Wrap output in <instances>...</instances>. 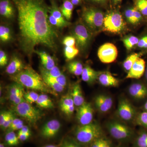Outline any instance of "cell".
I'll return each instance as SVG.
<instances>
[{"label":"cell","mask_w":147,"mask_h":147,"mask_svg":"<svg viewBox=\"0 0 147 147\" xmlns=\"http://www.w3.org/2000/svg\"><path fill=\"white\" fill-rule=\"evenodd\" d=\"M18 10L19 41L28 56L42 45L56 49L57 34L49 21L47 9L41 0H13Z\"/></svg>","instance_id":"1"},{"label":"cell","mask_w":147,"mask_h":147,"mask_svg":"<svg viewBox=\"0 0 147 147\" xmlns=\"http://www.w3.org/2000/svg\"><path fill=\"white\" fill-rule=\"evenodd\" d=\"M10 79L29 89L55 96L57 95V92L47 86L42 76L37 73L30 67L26 66L22 71L11 75Z\"/></svg>","instance_id":"2"},{"label":"cell","mask_w":147,"mask_h":147,"mask_svg":"<svg viewBox=\"0 0 147 147\" xmlns=\"http://www.w3.org/2000/svg\"><path fill=\"white\" fill-rule=\"evenodd\" d=\"M74 136L79 143L88 146L104 135L100 125L97 123L92 122L77 127L74 131Z\"/></svg>","instance_id":"3"},{"label":"cell","mask_w":147,"mask_h":147,"mask_svg":"<svg viewBox=\"0 0 147 147\" xmlns=\"http://www.w3.org/2000/svg\"><path fill=\"white\" fill-rule=\"evenodd\" d=\"M108 132L114 139L121 142H127L134 137L133 129L123 123L111 121L106 124Z\"/></svg>","instance_id":"4"},{"label":"cell","mask_w":147,"mask_h":147,"mask_svg":"<svg viewBox=\"0 0 147 147\" xmlns=\"http://www.w3.org/2000/svg\"><path fill=\"white\" fill-rule=\"evenodd\" d=\"M13 110L16 115L23 118L29 123L35 125L41 119L42 114L38 109L32 106L31 104L24 101L14 105Z\"/></svg>","instance_id":"5"},{"label":"cell","mask_w":147,"mask_h":147,"mask_svg":"<svg viewBox=\"0 0 147 147\" xmlns=\"http://www.w3.org/2000/svg\"><path fill=\"white\" fill-rule=\"evenodd\" d=\"M103 25L105 30L117 33L123 30L125 23L120 13L112 12L108 13L104 17Z\"/></svg>","instance_id":"6"},{"label":"cell","mask_w":147,"mask_h":147,"mask_svg":"<svg viewBox=\"0 0 147 147\" xmlns=\"http://www.w3.org/2000/svg\"><path fill=\"white\" fill-rule=\"evenodd\" d=\"M136 109L126 98H121L119 102L117 115L121 119L125 122L131 121L136 117Z\"/></svg>","instance_id":"7"},{"label":"cell","mask_w":147,"mask_h":147,"mask_svg":"<svg viewBox=\"0 0 147 147\" xmlns=\"http://www.w3.org/2000/svg\"><path fill=\"white\" fill-rule=\"evenodd\" d=\"M83 17L88 26L92 29L100 28L104 23L102 12L95 9H87L83 13Z\"/></svg>","instance_id":"8"},{"label":"cell","mask_w":147,"mask_h":147,"mask_svg":"<svg viewBox=\"0 0 147 147\" xmlns=\"http://www.w3.org/2000/svg\"><path fill=\"white\" fill-rule=\"evenodd\" d=\"M118 56V50L115 45L112 43H105L98 51V56L101 62L110 63L115 61Z\"/></svg>","instance_id":"9"},{"label":"cell","mask_w":147,"mask_h":147,"mask_svg":"<svg viewBox=\"0 0 147 147\" xmlns=\"http://www.w3.org/2000/svg\"><path fill=\"white\" fill-rule=\"evenodd\" d=\"M76 117L81 125H86L92 122L94 110L91 104L85 102L83 105L78 107Z\"/></svg>","instance_id":"10"},{"label":"cell","mask_w":147,"mask_h":147,"mask_svg":"<svg viewBox=\"0 0 147 147\" xmlns=\"http://www.w3.org/2000/svg\"><path fill=\"white\" fill-rule=\"evenodd\" d=\"M74 36L78 46L82 49L87 47L90 38L88 29L84 25L81 24H78L74 28Z\"/></svg>","instance_id":"11"},{"label":"cell","mask_w":147,"mask_h":147,"mask_svg":"<svg viewBox=\"0 0 147 147\" xmlns=\"http://www.w3.org/2000/svg\"><path fill=\"white\" fill-rule=\"evenodd\" d=\"M94 101L96 108L100 113H107L113 107V98L107 94H100L96 96Z\"/></svg>","instance_id":"12"},{"label":"cell","mask_w":147,"mask_h":147,"mask_svg":"<svg viewBox=\"0 0 147 147\" xmlns=\"http://www.w3.org/2000/svg\"><path fill=\"white\" fill-rule=\"evenodd\" d=\"M61 126V124L59 121L55 119L50 120L42 126L41 130V135L44 139H52L57 134Z\"/></svg>","instance_id":"13"},{"label":"cell","mask_w":147,"mask_h":147,"mask_svg":"<svg viewBox=\"0 0 147 147\" xmlns=\"http://www.w3.org/2000/svg\"><path fill=\"white\" fill-rule=\"evenodd\" d=\"M146 63L142 58H139L131 67L127 75L126 79H140L145 71Z\"/></svg>","instance_id":"14"},{"label":"cell","mask_w":147,"mask_h":147,"mask_svg":"<svg viewBox=\"0 0 147 147\" xmlns=\"http://www.w3.org/2000/svg\"><path fill=\"white\" fill-rule=\"evenodd\" d=\"M129 95L136 100H142L147 96V88L141 83L131 84L128 89Z\"/></svg>","instance_id":"15"},{"label":"cell","mask_w":147,"mask_h":147,"mask_svg":"<svg viewBox=\"0 0 147 147\" xmlns=\"http://www.w3.org/2000/svg\"><path fill=\"white\" fill-rule=\"evenodd\" d=\"M98 80L100 84L105 87H117L119 83L118 79L109 71L100 72Z\"/></svg>","instance_id":"16"},{"label":"cell","mask_w":147,"mask_h":147,"mask_svg":"<svg viewBox=\"0 0 147 147\" xmlns=\"http://www.w3.org/2000/svg\"><path fill=\"white\" fill-rule=\"evenodd\" d=\"M25 67L22 61L17 56L13 55L6 68L5 72L10 75H13L22 71Z\"/></svg>","instance_id":"17"},{"label":"cell","mask_w":147,"mask_h":147,"mask_svg":"<svg viewBox=\"0 0 147 147\" xmlns=\"http://www.w3.org/2000/svg\"><path fill=\"white\" fill-rule=\"evenodd\" d=\"M100 72L95 71L89 66H86L84 67L81 75L82 80L88 84H93L98 80Z\"/></svg>","instance_id":"18"},{"label":"cell","mask_w":147,"mask_h":147,"mask_svg":"<svg viewBox=\"0 0 147 147\" xmlns=\"http://www.w3.org/2000/svg\"><path fill=\"white\" fill-rule=\"evenodd\" d=\"M71 91V95L75 106L79 107L83 105L85 101L80 84L78 83L74 84Z\"/></svg>","instance_id":"19"},{"label":"cell","mask_w":147,"mask_h":147,"mask_svg":"<svg viewBox=\"0 0 147 147\" xmlns=\"http://www.w3.org/2000/svg\"><path fill=\"white\" fill-rule=\"evenodd\" d=\"M0 13L5 18L11 19L14 16V10L9 0H1Z\"/></svg>","instance_id":"20"},{"label":"cell","mask_w":147,"mask_h":147,"mask_svg":"<svg viewBox=\"0 0 147 147\" xmlns=\"http://www.w3.org/2000/svg\"><path fill=\"white\" fill-rule=\"evenodd\" d=\"M34 53L39 56L43 68L47 70H51L55 66V61L53 58L44 51L35 50Z\"/></svg>","instance_id":"21"},{"label":"cell","mask_w":147,"mask_h":147,"mask_svg":"<svg viewBox=\"0 0 147 147\" xmlns=\"http://www.w3.org/2000/svg\"><path fill=\"white\" fill-rule=\"evenodd\" d=\"M25 92L24 87L21 84L15 82L11 84L8 88V97L11 102H13L23 92Z\"/></svg>","instance_id":"22"},{"label":"cell","mask_w":147,"mask_h":147,"mask_svg":"<svg viewBox=\"0 0 147 147\" xmlns=\"http://www.w3.org/2000/svg\"><path fill=\"white\" fill-rule=\"evenodd\" d=\"M41 74L44 82L53 91L57 93L63 91L65 87L59 84L53 77L42 72H41Z\"/></svg>","instance_id":"23"},{"label":"cell","mask_w":147,"mask_h":147,"mask_svg":"<svg viewBox=\"0 0 147 147\" xmlns=\"http://www.w3.org/2000/svg\"><path fill=\"white\" fill-rule=\"evenodd\" d=\"M134 147H147V130L142 129L139 131L134 140Z\"/></svg>","instance_id":"24"},{"label":"cell","mask_w":147,"mask_h":147,"mask_svg":"<svg viewBox=\"0 0 147 147\" xmlns=\"http://www.w3.org/2000/svg\"><path fill=\"white\" fill-rule=\"evenodd\" d=\"M36 103L39 107L45 109H50L54 107L52 100L47 95L44 94L40 95Z\"/></svg>","instance_id":"25"},{"label":"cell","mask_w":147,"mask_h":147,"mask_svg":"<svg viewBox=\"0 0 147 147\" xmlns=\"http://www.w3.org/2000/svg\"><path fill=\"white\" fill-rule=\"evenodd\" d=\"M73 4L69 0H65L64 2L61 11L64 17L69 21L71 19L74 8Z\"/></svg>","instance_id":"26"},{"label":"cell","mask_w":147,"mask_h":147,"mask_svg":"<svg viewBox=\"0 0 147 147\" xmlns=\"http://www.w3.org/2000/svg\"><path fill=\"white\" fill-rule=\"evenodd\" d=\"M83 69V65L81 62L77 61L71 62L67 65V69L69 71L76 76L82 75Z\"/></svg>","instance_id":"27"},{"label":"cell","mask_w":147,"mask_h":147,"mask_svg":"<svg viewBox=\"0 0 147 147\" xmlns=\"http://www.w3.org/2000/svg\"><path fill=\"white\" fill-rule=\"evenodd\" d=\"M50 12L51 15L54 16L58 21L63 23L67 26V27L70 25V23L69 22L65 19L61 12L55 5H53L52 6V7L50 9Z\"/></svg>","instance_id":"28"},{"label":"cell","mask_w":147,"mask_h":147,"mask_svg":"<svg viewBox=\"0 0 147 147\" xmlns=\"http://www.w3.org/2000/svg\"><path fill=\"white\" fill-rule=\"evenodd\" d=\"M140 56L141 55L139 53H133L128 56L123 62V66L124 69L127 71H129L137 59L140 58Z\"/></svg>","instance_id":"29"},{"label":"cell","mask_w":147,"mask_h":147,"mask_svg":"<svg viewBox=\"0 0 147 147\" xmlns=\"http://www.w3.org/2000/svg\"><path fill=\"white\" fill-rule=\"evenodd\" d=\"M87 147H112V143L110 139L104 136L88 145Z\"/></svg>","instance_id":"30"},{"label":"cell","mask_w":147,"mask_h":147,"mask_svg":"<svg viewBox=\"0 0 147 147\" xmlns=\"http://www.w3.org/2000/svg\"><path fill=\"white\" fill-rule=\"evenodd\" d=\"M5 139L7 144L11 146H16L19 143L18 136H16L13 131H8L5 135Z\"/></svg>","instance_id":"31"},{"label":"cell","mask_w":147,"mask_h":147,"mask_svg":"<svg viewBox=\"0 0 147 147\" xmlns=\"http://www.w3.org/2000/svg\"><path fill=\"white\" fill-rule=\"evenodd\" d=\"M136 123L137 125L144 127L147 130V111L139 113L136 117Z\"/></svg>","instance_id":"32"},{"label":"cell","mask_w":147,"mask_h":147,"mask_svg":"<svg viewBox=\"0 0 147 147\" xmlns=\"http://www.w3.org/2000/svg\"><path fill=\"white\" fill-rule=\"evenodd\" d=\"M139 39L137 37L131 36L127 37L123 40L124 45L127 50H130L135 45H137Z\"/></svg>","instance_id":"33"},{"label":"cell","mask_w":147,"mask_h":147,"mask_svg":"<svg viewBox=\"0 0 147 147\" xmlns=\"http://www.w3.org/2000/svg\"><path fill=\"white\" fill-rule=\"evenodd\" d=\"M11 34L10 29L7 27L1 26H0V39L2 42H6L10 40Z\"/></svg>","instance_id":"34"},{"label":"cell","mask_w":147,"mask_h":147,"mask_svg":"<svg viewBox=\"0 0 147 147\" xmlns=\"http://www.w3.org/2000/svg\"><path fill=\"white\" fill-rule=\"evenodd\" d=\"M74 105L71 94L66 95L62 97L60 103L61 110L62 111L65 108Z\"/></svg>","instance_id":"35"},{"label":"cell","mask_w":147,"mask_h":147,"mask_svg":"<svg viewBox=\"0 0 147 147\" xmlns=\"http://www.w3.org/2000/svg\"><path fill=\"white\" fill-rule=\"evenodd\" d=\"M79 51L75 46L65 47L64 49V55L67 60H71L79 53Z\"/></svg>","instance_id":"36"},{"label":"cell","mask_w":147,"mask_h":147,"mask_svg":"<svg viewBox=\"0 0 147 147\" xmlns=\"http://www.w3.org/2000/svg\"><path fill=\"white\" fill-rule=\"evenodd\" d=\"M135 5L140 13L147 16V0H135Z\"/></svg>","instance_id":"37"},{"label":"cell","mask_w":147,"mask_h":147,"mask_svg":"<svg viewBox=\"0 0 147 147\" xmlns=\"http://www.w3.org/2000/svg\"><path fill=\"white\" fill-rule=\"evenodd\" d=\"M39 96V95L35 92H28L24 93V98L26 102L32 104L34 102H36Z\"/></svg>","instance_id":"38"},{"label":"cell","mask_w":147,"mask_h":147,"mask_svg":"<svg viewBox=\"0 0 147 147\" xmlns=\"http://www.w3.org/2000/svg\"><path fill=\"white\" fill-rule=\"evenodd\" d=\"M40 71L42 73L45 74L48 76L53 77H57L60 76L62 74L61 72L59 67L57 66H55L53 67L52 69L50 70H47L45 69L43 67L40 69Z\"/></svg>","instance_id":"39"},{"label":"cell","mask_w":147,"mask_h":147,"mask_svg":"<svg viewBox=\"0 0 147 147\" xmlns=\"http://www.w3.org/2000/svg\"><path fill=\"white\" fill-rule=\"evenodd\" d=\"M76 42L75 38L71 36L65 37L63 40V43L65 47H74Z\"/></svg>","instance_id":"40"},{"label":"cell","mask_w":147,"mask_h":147,"mask_svg":"<svg viewBox=\"0 0 147 147\" xmlns=\"http://www.w3.org/2000/svg\"><path fill=\"white\" fill-rule=\"evenodd\" d=\"M48 18H49V22L51 25L60 28L67 27L63 23H61L60 21H58L51 14H50Z\"/></svg>","instance_id":"41"},{"label":"cell","mask_w":147,"mask_h":147,"mask_svg":"<svg viewBox=\"0 0 147 147\" xmlns=\"http://www.w3.org/2000/svg\"><path fill=\"white\" fill-rule=\"evenodd\" d=\"M15 119L14 116L13 114H12L11 112H9V114L4 124L1 127L3 129H7L8 127L10 126V125L11 124V123L13 121V119Z\"/></svg>","instance_id":"42"},{"label":"cell","mask_w":147,"mask_h":147,"mask_svg":"<svg viewBox=\"0 0 147 147\" xmlns=\"http://www.w3.org/2000/svg\"><path fill=\"white\" fill-rule=\"evenodd\" d=\"M7 55L4 51L2 50H1L0 51V66L1 67L5 66L6 65L7 63Z\"/></svg>","instance_id":"43"},{"label":"cell","mask_w":147,"mask_h":147,"mask_svg":"<svg viewBox=\"0 0 147 147\" xmlns=\"http://www.w3.org/2000/svg\"><path fill=\"white\" fill-rule=\"evenodd\" d=\"M125 17L127 21L131 24H134L133 19V8L129 9L125 11Z\"/></svg>","instance_id":"44"},{"label":"cell","mask_w":147,"mask_h":147,"mask_svg":"<svg viewBox=\"0 0 147 147\" xmlns=\"http://www.w3.org/2000/svg\"><path fill=\"white\" fill-rule=\"evenodd\" d=\"M142 18V13L136 8H133V19L134 24H136L141 21Z\"/></svg>","instance_id":"45"},{"label":"cell","mask_w":147,"mask_h":147,"mask_svg":"<svg viewBox=\"0 0 147 147\" xmlns=\"http://www.w3.org/2000/svg\"><path fill=\"white\" fill-rule=\"evenodd\" d=\"M53 78H54L59 84H60L63 86L65 87L66 86V78L65 76L63 74H62L60 76H58V77H53Z\"/></svg>","instance_id":"46"},{"label":"cell","mask_w":147,"mask_h":147,"mask_svg":"<svg viewBox=\"0 0 147 147\" xmlns=\"http://www.w3.org/2000/svg\"><path fill=\"white\" fill-rule=\"evenodd\" d=\"M62 147H81L76 142L70 140H65L63 142Z\"/></svg>","instance_id":"47"},{"label":"cell","mask_w":147,"mask_h":147,"mask_svg":"<svg viewBox=\"0 0 147 147\" xmlns=\"http://www.w3.org/2000/svg\"><path fill=\"white\" fill-rule=\"evenodd\" d=\"M137 46L140 48H147V36H145L139 40Z\"/></svg>","instance_id":"48"},{"label":"cell","mask_w":147,"mask_h":147,"mask_svg":"<svg viewBox=\"0 0 147 147\" xmlns=\"http://www.w3.org/2000/svg\"><path fill=\"white\" fill-rule=\"evenodd\" d=\"M9 112H2L1 113L0 115V125L1 127L3 125L5 122L6 120L8 117Z\"/></svg>","instance_id":"49"},{"label":"cell","mask_w":147,"mask_h":147,"mask_svg":"<svg viewBox=\"0 0 147 147\" xmlns=\"http://www.w3.org/2000/svg\"><path fill=\"white\" fill-rule=\"evenodd\" d=\"M24 123L23 121L21 120L20 119L15 118L13 119V121L11 123L10 126L7 129V130H9L13 128L14 127L17 126L20 124Z\"/></svg>","instance_id":"50"},{"label":"cell","mask_w":147,"mask_h":147,"mask_svg":"<svg viewBox=\"0 0 147 147\" xmlns=\"http://www.w3.org/2000/svg\"><path fill=\"white\" fill-rule=\"evenodd\" d=\"M74 106H75L74 105H72L68 108H65L63 110L62 112L67 115H72L74 112V109H75Z\"/></svg>","instance_id":"51"},{"label":"cell","mask_w":147,"mask_h":147,"mask_svg":"<svg viewBox=\"0 0 147 147\" xmlns=\"http://www.w3.org/2000/svg\"><path fill=\"white\" fill-rule=\"evenodd\" d=\"M30 135L28 134H24V133H21V132H18V137L19 141L21 142H24L26 141L27 139H29L30 137Z\"/></svg>","instance_id":"52"},{"label":"cell","mask_w":147,"mask_h":147,"mask_svg":"<svg viewBox=\"0 0 147 147\" xmlns=\"http://www.w3.org/2000/svg\"><path fill=\"white\" fill-rule=\"evenodd\" d=\"M18 132L28 134L30 136L31 135V131L30 129L28 126H26V125H24V127L18 131Z\"/></svg>","instance_id":"53"},{"label":"cell","mask_w":147,"mask_h":147,"mask_svg":"<svg viewBox=\"0 0 147 147\" xmlns=\"http://www.w3.org/2000/svg\"><path fill=\"white\" fill-rule=\"evenodd\" d=\"M71 2L73 5H77L80 2L81 0H71Z\"/></svg>","instance_id":"54"},{"label":"cell","mask_w":147,"mask_h":147,"mask_svg":"<svg viewBox=\"0 0 147 147\" xmlns=\"http://www.w3.org/2000/svg\"><path fill=\"white\" fill-rule=\"evenodd\" d=\"M93 1L97 3H103L105 1V0H92Z\"/></svg>","instance_id":"55"},{"label":"cell","mask_w":147,"mask_h":147,"mask_svg":"<svg viewBox=\"0 0 147 147\" xmlns=\"http://www.w3.org/2000/svg\"><path fill=\"white\" fill-rule=\"evenodd\" d=\"M144 110L145 111H147V100L144 105Z\"/></svg>","instance_id":"56"},{"label":"cell","mask_w":147,"mask_h":147,"mask_svg":"<svg viewBox=\"0 0 147 147\" xmlns=\"http://www.w3.org/2000/svg\"><path fill=\"white\" fill-rule=\"evenodd\" d=\"M42 147H58L57 146H55V145H46V146H44Z\"/></svg>","instance_id":"57"},{"label":"cell","mask_w":147,"mask_h":147,"mask_svg":"<svg viewBox=\"0 0 147 147\" xmlns=\"http://www.w3.org/2000/svg\"><path fill=\"white\" fill-rule=\"evenodd\" d=\"M145 77H146V79L147 81V68L146 69V71H145Z\"/></svg>","instance_id":"58"},{"label":"cell","mask_w":147,"mask_h":147,"mask_svg":"<svg viewBox=\"0 0 147 147\" xmlns=\"http://www.w3.org/2000/svg\"><path fill=\"white\" fill-rule=\"evenodd\" d=\"M0 147H5L4 145L2 143H1L0 144Z\"/></svg>","instance_id":"59"},{"label":"cell","mask_w":147,"mask_h":147,"mask_svg":"<svg viewBox=\"0 0 147 147\" xmlns=\"http://www.w3.org/2000/svg\"><path fill=\"white\" fill-rule=\"evenodd\" d=\"M116 1H121V0H116Z\"/></svg>","instance_id":"60"},{"label":"cell","mask_w":147,"mask_h":147,"mask_svg":"<svg viewBox=\"0 0 147 147\" xmlns=\"http://www.w3.org/2000/svg\"><path fill=\"white\" fill-rule=\"evenodd\" d=\"M123 147L119 146V147Z\"/></svg>","instance_id":"61"}]
</instances>
